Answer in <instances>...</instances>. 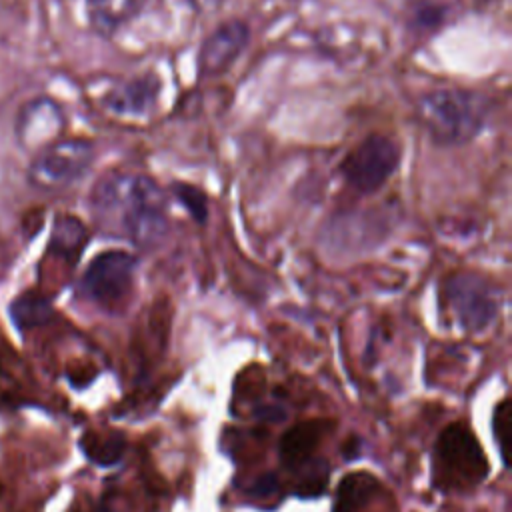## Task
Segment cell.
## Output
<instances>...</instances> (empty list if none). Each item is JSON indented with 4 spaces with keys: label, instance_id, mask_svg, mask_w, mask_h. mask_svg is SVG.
Returning a JSON list of instances; mask_svg holds the SVG:
<instances>
[{
    "label": "cell",
    "instance_id": "cell-1",
    "mask_svg": "<svg viewBox=\"0 0 512 512\" xmlns=\"http://www.w3.org/2000/svg\"><path fill=\"white\" fill-rule=\"evenodd\" d=\"M96 222L138 248H156L168 234V202L154 178L142 172H106L90 192Z\"/></svg>",
    "mask_w": 512,
    "mask_h": 512
},
{
    "label": "cell",
    "instance_id": "cell-2",
    "mask_svg": "<svg viewBox=\"0 0 512 512\" xmlns=\"http://www.w3.org/2000/svg\"><path fill=\"white\" fill-rule=\"evenodd\" d=\"M492 102L470 88H434L416 100V120L438 146L472 142L486 126Z\"/></svg>",
    "mask_w": 512,
    "mask_h": 512
},
{
    "label": "cell",
    "instance_id": "cell-3",
    "mask_svg": "<svg viewBox=\"0 0 512 512\" xmlns=\"http://www.w3.org/2000/svg\"><path fill=\"white\" fill-rule=\"evenodd\" d=\"M94 158L96 148L92 140L82 136H62L32 156L26 180L36 190H64L86 176Z\"/></svg>",
    "mask_w": 512,
    "mask_h": 512
},
{
    "label": "cell",
    "instance_id": "cell-4",
    "mask_svg": "<svg viewBox=\"0 0 512 512\" xmlns=\"http://www.w3.org/2000/svg\"><path fill=\"white\" fill-rule=\"evenodd\" d=\"M400 162L402 148L394 138L386 134H370L344 156L338 172L354 192L376 194L396 174Z\"/></svg>",
    "mask_w": 512,
    "mask_h": 512
},
{
    "label": "cell",
    "instance_id": "cell-5",
    "mask_svg": "<svg viewBox=\"0 0 512 512\" xmlns=\"http://www.w3.org/2000/svg\"><path fill=\"white\" fill-rule=\"evenodd\" d=\"M488 474V460L474 434L462 424L444 428L436 442V482L442 488L462 490L482 482Z\"/></svg>",
    "mask_w": 512,
    "mask_h": 512
},
{
    "label": "cell",
    "instance_id": "cell-6",
    "mask_svg": "<svg viewBox=\"0 0 512 512\" xmlns=\"http://www.w3.org/2000/svg\"><path fill=\"white\" fill-rule=\"evenodd\" d=\"M138 258L120 248L98 252L80 278V294L100 308L112 310L128 300L134 288Z\"/></svg>",
    "mask_w": 512,
    "mask_h": 512
},
{
    "label": "cell",
    "instance_id": "cell-7",
    "mask_svg": "<svg viewBox=\"0 0 512 512\" xmlns=\"http://www.w3.org/2000/svg\"><path fill=\"white\" fill-rule=\"evenodd\" d=\"M444 300L458 324L468 332H482L498 314V294L478 272H454L444 282Z\"/></svg>",
    "mask_w": 512,
    "mask_h": 512
},
{
    "label": "cell",
    "instance_id": "cell-8",
    "mask_svg": "<svg viewBox=\"0 0 512 512\" xmlns=\"http://www.w3.org/2000/svg\"><path fill=\"white\" fill-rule=\"evenodd\" d=\"M66 114L60 102L50 96H34L16 112L14 118V138L24 152L32 156L54 144L64 136Z\"/></svg>",
    "mask_w": 512,
    "mask_h": 512
},
{
    "label": "cell",
    "instance_id": "cell-9",
    "mask_svg": "<svg viewBox=\"0 0 512 512\" xmlns=\"http://www.w3.org/2000/svg\"><path fill=\"white\" fill-rule=\"evenodd\" d=\"M250 42V28L244 20L232 18L214 28L202 42L196 58L200 78L222 76L240 58Z\"/></svg>",
    "mask_w": 512,
    "mask_h": 512
},
{
    "label": "cell",
    "instance_id": "cell-10",
    "mask_svg": "<svg viewBox=\"0 0 512 512\" xmlns=\"http://www.w3.org/2000/svg\"><path fill=\"white\" fill-rule=\"evenodd\" d=\"M160 80L156 74H140L112 86L102 96V106L120 118H142L158 102Z\"/></svg>",
    "mask_w": 512,
    "mask_h": 512
},
{
    "label": "cell",
    "instance_id": "cell-11",
    "mask_svg": "<svg viewBox=\"0 0 512 512\" xmlns=\"http://www.w3.org/2000/svg\"><path fill=\"white\" fill-rule=\"evenodd\" d=\"M90 240V232L86 224L74 214H58L52 222L50 238L46 244V256L60 262L66 268H74L80 260L86 244Z\"/></svg>",
    "mask_w": 512,
    "mask_h": 512
},
{
    "label": "cell",
    "instance_id": "cell-12",
    "mask_svg": "<svg viewBox=\"0 0 512 512\" xmlns=\"http://www.w3.org/2000/svg\"><path fill=\"white\" fill-rule=\"evenodd\" d=\"M146 6V0H84V12L90 28L110 38L128 22H132Z\"/></svg>",
    "mask_w": 512,
    "mask_h": 512
},
{
    "label": "cell",
    "instance_id": "cell-13",
    "mask_svg": "<svg viewBox=\"0 0 512 512\" xmlns=\"http://www.w3.org/2000/svg\"><path fill=\"white\" fill-rule=\"evenodd\" d=\"M320 432H322V424L318 420L298 422L292 428H288V432H284V436L280 440L282 464L290 470L302 468L310 460V456L320 440Z\"/></svg>",
    "mask_w": 512,
    "mask_h": 512
},
{
    "label": "cell",
    "instance_id": "cell-14",
    "mask_svg": "<svg viewBox=\"0 0 512 512\" xmlns=\"http://www.w3.org/2000/svg\"><path fill=\"white\" fill-rule=\"evenodd\" d=\"M54 314L50 298L38 292H24L10 304V318L20 330H30L46 324Z\"/></svg>",
    "mask_w": 512,
    "mask_h": 512
},
{
    "label": "cell",
    "instance_id": "cell-15",
    "mask_svg": "<svg viewBox=\"0 0 512 512\" xmlns=\"http://www.w3.org/2000/svg\"><path fill=\"white\" fill-rule=\"evenodd\" d=\"M80 448L86 454V458L92 460L94 464L112 466L124 456L126 438L122 432H108V434L86 432L80 440Z\"/></svg>",
    "mask_w": 512,
    "mask_h": 512
},
{
    "label": "cell",
    "instance_id": "cell-16",
    "mask_svg": "<svg viewBox=\"0 0 512 512\" xmlns=\"http://www.w3.org/2000/svg\"><path fill=\"white\" fill-rule=\"evenodd\" d=\"M376 488V480L364 472L346 474L338 486L334 512H356Z\"/></svg>",
    "mask_w": 512,
    "mask_h": 512
},
{
    "label": "cell",
    "instance_id": "cell-17",
    "mask_svg": "<svg viewBox=\"0 0 512 512\" xmlns=\"http://www.w3.org/2000/svg\"><path fill=\"white\" fill-rule=\"evenodd\" d=\"M170 192L178 200V204L194 218L196 222L204 224L208 220V198L202 188L190 182H172Z\"/></svg>",
    "mask_w": 512,
    "mask_h": 512
},
{
    "label": "cell",
    "instance_id": "cell-18",
    "mask_svg": "<svg viewBox=\"0 0 512 512\" xmlns=\"http://www.w3.org/2000/svg\"><path fill=\"white\" fill-rule=\"evenodd\" d=\"M512 432V410H510V400L504 398L496 410H494V438L500 448V456L504 466H508L506 450H508V434Z\"/></svg>",
    "mask_w": 512,
    "mask_h": 512
},
{
    "label": "cell",
    "instance_id": "cell-19",
    "mask_svg": "<svg viewBox=\"0 0 512 512\" xmlns=\"http://www.w3.org/2000/svg\"><path fill=\"white\" fill-rule=\"evenodd\" d=\"M276 486H278V482H276V476L268 472V474L260 476V478L254 482V486H252V492H254V494H258V496H266V494H272V492L276 490Z\"/></svg>",
    "mask_w": 512,
    "mask_h": 512
},
{
    "label": "cell",
    "instance_id": "cell-20",
    "mask_svg": "<svg viewBox=\"0 0 512 512\" xmlns=\"http://www.w3.org/2000/svg\"><path fill=\"white\" fill-rule=\"evenodd\" d=\"M256 416L262 418V420H274V422H278V420L284 418V410H282V408H274V406H260V408L256 410Z\"/></svg>",
    "mask_w": 512,
    "mask_h": 512
},
{
    "label": "cell",
    "instance_id": "cell-21",
    "mask_svg": "<svg viewBox=\"0 0 512 512\" xmlns=\"http://www.w3.org/2000/svg\"><path fill=\"white\" fill-rule=\"evenodd\" d=\"M208 2H212V4H220L222 0H208Z\"/></svg>",
    "mask_w": 512,
    "mask_h": 512
}]
</instances>
